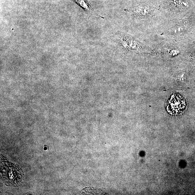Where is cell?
Segmentation results:
<instances>
[{"instance_id":"cell-1","label":"cell","mask_w":195,"mask_h":195,"mask_svg":"<svg viewBox=\"0 0 195 195\" xmlns=\"http://www.w3.org/2000/svg\"><path fill=\"white\" fill-rule=\"evenodd\" d=\"M186 103L185 98L178 94H175L170 98L167 105V110L171 114H182L186 108Z\"/></svg>"},{"instance_id":"cell-2","label":"cell","mask_w":195,"mask_h":195,"mask_svg":"<svg viewBox=\"0 0 195 195\" xmlns=\"http://www.w3.org/2000/svg\"><path fill=\"white\" fill-rule=\"evenodd\" d=\"M116 36L119 42L125 48L135 50L139 49L140 45L138 41L126 34L116 33Z\"/></svg>"},{"instance_id":"cell-3","label":"cell","mask_w":195,"mask_h":195,"mask_svg":"<svg viewBox=\"0 0 195 195\" xmlns=\"http://www.w3.org/2000/svg\"><path fill=\"white\" fill-rule=\"evenodd\" d=\"M135 17L141 18L146 16L149 14V9L144 6H138L130 10Z\"/></svg>"},{"instance_id":"cell-4","label":"cell","mask_w":195,"mask_h":195,"mask_svg":"<svg viewBox=\"0 0 195 195\" xmlns=\"http://www.w3.org/2000/svg\"><path fill=\"white\" fill-rule=\"evenodd\" d=\"M73 1L83 8L84 10L89 15L92 14H94V12L95 13L92 8L87 3L86 0H73Z\"/></svg>"}]
</instances>
